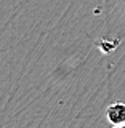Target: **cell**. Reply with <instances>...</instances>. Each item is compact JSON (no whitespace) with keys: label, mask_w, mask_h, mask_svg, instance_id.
<instances>
[{"label":"cell","mask_w":125,"mask_h":128,"mask_svg":"<svg viewBox=\"0 0 125 128\" xmlns=\"http://www.w3.org/2000/svg\"><path fill=\"white\" fill-rule=\"evenodd\" d=\"M106 118L111 125H122L125 123V102L115 101L106 109Z\"/></svg>","instance_id":"1"},{"label":"cell","mask_w":125,"mask_h":128,"mask_svg":"<svg viewBox=\"0 0 125 128\" xmlns=\"http://www.w3.org/2000/svg\"><path fill=\"white\" fill-rule=\"evenodd\" d=\"M112 128H125V123H122V125H112Z\"/></svg>","instance_id":"2"}]
</instances>
